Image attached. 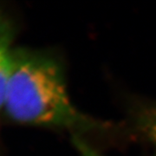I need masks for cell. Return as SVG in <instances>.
Returning a JSON list of instances; mask_svg holds the SVG:
<instances>
[{"label": "cell", "mask_w": 156, "mask_h": 156, "mask_svg": "<svg viewBox=\"0 0 156 156\" xmlns=\"http://www.w3.org/2000/svg\"><path fill=\"white\" fill-rule=\"evenodd\" d=\"M3 111L11 121L23 125L82 133L111 128L73 104L62 62L44 50L14 48Z\"/></svg>", "instance_id": "obj_1"}, {"label": "cell", "mask_w": 156, "mask_h": 156, "mask_svg": "<svg viewBox=\"0 0 156 156\" xmlns=\"http://www.w3.org/2000/svg\"><path fill=\"white\" fill-rule=\"evenodd\" d=\"M14 36L15 27L13 23L3 11H0V112L4 110L10 80Z\"/></svg>", "instance_id": "obj_2"}, {"label": "cell", "mask_w": 156, "mask_h": 156, "mask_svg": "<svg viewBox=\"0 0 156 156\" xmlns=\"http://www.w3.org/2000/svg\"><path fill=\"white\" fill-rule=\"evenodd\" d=\"M133 116L135 128L150 143L156 156V102L136 106Z\"/></svg>", "instance_id": "obj_3"}, {"label": "cell", "mask_w": 156, "mask_h": 156, "mask_svg": "<svg viewBox=\"0 0 156 156\" xmlns=\"http://www.w3.org/2000/svg\"><path fill=\"white\" fill-rule=\"evenodd\" d=\"M73 144L81 156H101L95 148L90 147L89 143L83 140L78 134L73 135Z\"/></svg>", "instance_id": "obj_4"}]
</instances>
